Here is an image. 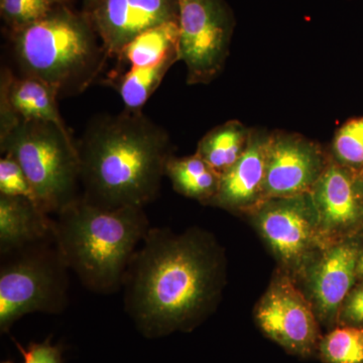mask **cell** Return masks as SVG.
Wrapping results in <instances>:
<instances>
[{"mask_svg":"<svg viewBox=\"0 0 363 363\" xmlns=\"http://www.w3.org/2000/svg\"><path fill=\"white\" fill-rule=\"evenodd\" d=\"M224 277L213 236L150 227L124 277V310L147 338L192 330L218 304Z\"/></svg>","mask_w":363,"mask_h":363,"instance_id":"1","label":"cell"},{"mask_svg":"<svg viewBox=\"0 0 363 363\" xmlns=\"http://www.w3.org/2000/svg\"><path fill=\"white\" fill-rule=\"evenodd\" d=\"M76 143L85 201L111 210L157 199L173 149L166 130L142 111L98 116Z\"/></svg>","mask_w":363,"mask_h":363,"instance_id":"2","label":"cell"},{"mask_svg":"<svg viewBox=\"0 0 363 363\" xmlns=\"http://www.w3.org/2000/svg\"><path fill=\"white\" fill-rule=\"evenodd\" d=\"M150 229L142 207L104 209L82 197L54 219L55 240L67 267L100 295L123 289L130 260Z\"/></svg>","mask_w":363,"mask_h":363,"instance_id":"3","label":"cell"},{"mask_svg":"<svg viewBox=\"0 0 363 363\" xmlns=\"http://www.w3.org/2000/svg\"><path fill=\"white\" fill-rule=\"evenodd\" d=\"M9 39L21 75L42 81L58 98L84 92L108 58L87 14L69 4L9 32Z\"/></svg>","mask_w":363,"mask_h":363,"instance_id":"4","label":"cell"},{"mask_svg":"<svg viewBox=\"0 0 363 363\" xmlns=\"http://www.w3.org/2000/svg\"><path fill=\"white\" fill-rule=\"evenodd\" d=\"M0 150L20 164L45 213L57 215L81 197L77 143L70 131L45 121H20L0 135Z\"/></svg>","mask_w":363,"mask_h":363,"instance_id":"5","label":"cell"},{"mask_svg":"<svg viewBox=\"0 0 363 363\" xmlns=\"http://www.w3.org/2000/svg\"><path fill=\"white\" fill-rule=\"evenodd\" d=\"M68 271L55 235L1 255L0 332L9 333L30 313L63 312L69 303Z\"/></svg>","mask_w":363,"mask_h":363,"instance_id":"6","label":"cell"},{"mask_svg":"<svg viewBox=\"0 0 363 363\" xmlns=\"http://www.w3.org/2000/svg\"><path fill=\"white\" fill-rule=\"evenodd\" d=\"M179 54L190 85L208 84L223 70L235 18L225 0H178Z\"/></svg>","mask_w":363,"mask_h":363,"instance_id":"7","label":"cell"},{"mask_svg":"<svg viewBox=\"0 0 363 363\" xmlns=\"http://www.w3.org/2000/svg\"><path fill=\"white\" fill-rule=\"evenodd\" d=\"M255 210V224L274 255L289 269H302L323 240L311 194L272 198Z\"/></svg>","mask_w":363,"mask_h":363,"instance_id":"8","label":"cell"},{"mask_svg":"<svg viewBox=\"0 0 363 363\" xmlns=\"http://www.w3.org/2000/svg\"><path fill=\"white\" fill-rule=\"evenodd\" d=\"M255 319L267 337L294 354L308 357L319 343L314 309L286 277L272 281L257 305Z\"/></svg>","mask_w":363,"mask_h":363,"instance_id":"9","label":"cell"},{"mask_svg":"<svg viewBox=\"0 0 363 363\" xmlns=\"http://www.w3.org/2000/svg\"><path fill=\"white\" fill-rule=\"evenodd\" d=\"M330 162L319 143L298 133L276 131L267 143L264 201L307 194Z\"/></svg>","mask_w":363,"mask_h":363,"instance_id":"10","label":"cell"},{"mask_svg":"<svg viewBox=\"0 0 363 363\" xmlns=\"http://www.w3.org/2000/svg\"><path fill=\"white\" fill-rule=\"evenodd\" d=\"M108 57L155 26L178 21V0H95L84 7Z\"/></svg>","mask_w":363,"mask_h":363,"instance_id":"11","label":"cell"},{"mask_svg":"<svg viewBox=\"0 0 363 363\" xmlns=\"http://www.w3.org/2000/svg\"><path fill=\"white\" fill-rule=\"evenodd\" d=\"M359 250L354 243L331 245L310 272L309 289L318 317L330 323L340 312L357 276Z\"/></svg>","mask_w":363,"mask_h":363,"instance_id":"12","label":"cell"},{"mask_svg":"<svg viewBox=\"0 0 363 363\" xmlns=\"http://www.w3.org/2000/svg\"><path fill=\"white\" fill-rule=\"evenodd\" d=\"M58 99L42 81L23 75L16 77L4 69L0 81V135L20 121H45L69 130L60 113Z\"/></svg>","mask_w":363,"mask_h":363,"instance_id":"13","label":"cell"},{"mask_svg":"<svg viewBox=\"0 0 363 363\" xmlns=\"http://www.w3.org/2000/svg\"><path fill=\"white\" fill-rule=\"evenodd\" d=\"M310 194L322 238H333L354 225L362 214L357 182L350 169L330 160Z\"/></svg>","mask_w":363,"mask_h":363,"instance_id":"14","label":"cell"},{"mask_svg":"<svg viewBox=\"0 0 363 363\" xmlns=\"http://www.w3.org/2000/svg\"><path fill=\"white\" fill-rule=\"evenodd\" d=\"M269 140L266 131L252 130L247 149L221 175L219 191L212 205L230 211H243L255 209L264 201Z\"/></svg>","mask_w":363,"mask_h":363,"instance_id":"15","label":"cell"},{"mask_svg":"<svg viewBox=\"0 0 363 363\" xmlns=\"http://www.w3.org/2000/svg\"><path fill=\"white\" fill-rule=\"evenodd\" d=\"M54 235V219L35 203L0 195V255Z\"/></svg>","mask_w":363,"mask_h":363,"instance_id":"16","label":"cell"},{"mask_svg":"<svg viewBox=\"0 0 363 363\" xmlns=\"http://www.w3.org/2000/svg\"><path fill=\"white\" fill-rule=\"evenodd\" d=\"M164 176L179 194L211 204L220 186L221 175L198 155L177 157L167 162Z\"/></svg>","mask_w":363,"mask_h":363,"instance_id":"17","label":"cell"},{"mask_svg":"<svg viewBox=\"0 0 363 363\" xmlns=\"http://www.w3.org/2000/svg\"><path fill=\"white\" fill-rule=\"evenodd\" d=\"M252 130L240 121H227L203 136L196 155L223 175L247 149Z\"/></svg>","mask_w":363,"mask_h":363,"instance_id":"18","label":"cell"},{"mask_svg":"<svg viewBox=\"0 0 363 363\" xmlns=\"http://www.w3.org/2000/svg\"><path fill=\"white\" fill-rule=\"evenodd\" d=\"M179 61L180 54L174 52L154 65L133 67L111 78L112 87L118 92L125 111H142L169 68Z\"/></svg>","mask_w":363,"mask_h":363,"instance_id":"19","label":"cell"},{"mask_svg":"<svg viewBox=\"0 0 363 363\" xmlns=\"http://www.w3.org/2000/svg\"><path fill=\"white\" fill-rule=\"evenodd\" d=\"M178 21H169L145 30L128 43L117 55L128 68L154 65L174 52H179Z\"/></svg>","mask_w":363,"mask_h":363,"instance_id":"20","label":"cell"},{"mask_svg":"<svg viewBox=\"0 0 363 363\" xmlns=\"http://www.w3.org/2000/svg\"><path fill=\"white\" fill-rule=\"evenodd\" d=\"M320 355L326 363H363V327H338L319 343Z\"/></svg>","mask_w":363,"mask_h":363,"instance_id":"21","label":"cell"},{"mask_svg":"<svg viewBox=\"0 0 363 363\" xmlns=\"http://www.w3.org/2000/svg\"><path fill=\"white\" fill-rule=\"evenodd\" d=\"M69 0H0V14L9 32L21 30L45 18Z\"/></svg>","mask_w":363,"mask_h":363,"instance_id":"22","label":"cell"},{"mask_svg":"<svg viewBox=\"0 0 363 363\" xmlns=\"http://www.w3.org/2000/svg\"><path fill=\"white\" fill-rule=\"evenodd\" d=\"M338 164L348 169L363 167V117L351 119L336 133L332 145Z\"/></svg>","mask_w":363,"mask_h":363,"instance_id":"23","label":"cell"},{"mask_svg":"<svg viewBox=\"0 0 363 363\" xmlns=\"http://www.w3.org/2000/svg\"><path fill=\"white\" fill-rule=\"evenodd\" d=\"M0 195L25 198L39 206L37 196L25 172L9 155H2L0 159Z\"/></svg>","mask_w":363,"mask_h":363,"instance_id":"24","label":"cell"},{"mask_svg":"<svg viewBox=\"0 0 363 363\" xmlns=\"http://www.w3.org/2000/svg\"><path fill=\"white\" fill-rule=\"evenodd\" d=\"M14 344L23 354V363H64L63 346L52 345L51 336L45 339L44 342H30L25 348L13 337Z\"/></svg>","mask_w":363,"mask_h":363,"instance_id":"25","label":"cell"},{"mask_svg":"<svg viewBox=\"0 0 363 363\" xmlns=\"http://www.w3.org/2000/svg\"><path fill=\"white\" fill-rule=\"evenodd\" d=\"M341 315L347 323L359 326L363 324V285L346 298Z\"/></svg>","mask_w":363,"mask_h":363,"instance_id":"26","label":"cell"},{"mask_svg":"<svg viewBox=\"0 0 363 363\" xmlns=\"http://www.w3.org/2000/svg\"><path fill=\"white\" fill-rule=\"evenodd\" d=\"M357 276L363 278V250L359 253L357 262Z\"/></svg>","mask_w":363,"mask_h":363,"instance_id":"27","label":"cell"},{"mask_svg":"<svg viewBox=\"0 0 363 363\" xmlns=\"http://www.w3.org/2000/svg\"><path fill=\"white\" fill-rule=\"evenodd\" d=\"M84 1V7L89 6V4H92V2H94L95 0H83Z\"/></svg>","mask_w":363,"mask_h":363,"instance_id":"28","label":"cell"},{"mask_svg":"<svg viewBox=\"0 0 363 363\" xmlns=\"http://www.w3.org/2000/svg\"><path fill=\"white\" fill-rule=\"evenodd\" d=\"M1 363H14L13 360H6V362H2Z\"/></svg>","mask_w":363,"mask_h":363,"instance_id":"29","label":"cell"}]
</instances>
